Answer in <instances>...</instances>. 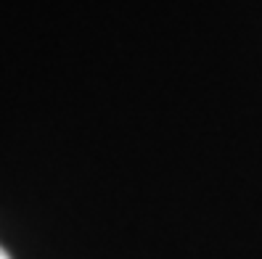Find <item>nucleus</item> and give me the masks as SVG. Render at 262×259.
<instances>
[{
    "label": "nucleus",
    "mask_w": 262,
    "mask_h": 259,
    "mask_svg": "<svg viewBox=\"0 0 262 259\" xmlns=\"http://www.w3.org/2000/svg\"><path fill=\"white\" fill-rule=\"evenodd\" d=\"M0 259H11V256H8V254H6L3 249H0Z\"/></svg>",
    "instance_id": "f257e3e1"
}]
</instances>
